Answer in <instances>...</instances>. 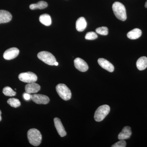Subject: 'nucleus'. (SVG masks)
Segmentation results:
<instances>
[{
  "label": "nucleus",
  "mask_w": 147,
  "mask_h": 147,
  "mask_svg": "<svg viewBox=\"0 0 147 147\" xmlns=\"http://www.w3.org/2000/svg\"><path fill=\"white\" fill-rule=\"evenodd\" d=\"M55 125L58 134L61 137H64L66 135L67 133L66 132L64 127L62 123L61 122L59 119L58 118H55L54 119Z\"/></svg>",
  "instance_id": "9b49d317"
},
{
  "label": "nucleus",
  "mask_w": 147,
  "mask_h": 147,
  "mask_svg": "<svg viewBox=\"0 0 147 147\" xmlns=\"http://www.w3.org/2000/svg\"><path fill=\"white\" fill-rule=\"evenodd\" d=\"M97 33L102 35H107L108 34V29L106 27H101L97 28L96 30Z\"/></svg>",
  "instance_id": "4be33fe9"
},
{
  "label": "nucleus",
  "mask_w": 147,
  "mask_h": 147,
  "mask_svg": "<svg viewBox=\"0 0 147 147\" xmlns=\"http://www.w3.org/2000/svg\"><path fill=\"white\" fill-rule=\"evenodd\" d=\"M76 30L79 32H83L87 27V22L84 17H81L76 21Z\"/></svg>",
  "instance_id": "2eb2a0df"
},
{
  "label": "nucleus",
  "mask_w": 147,
  "mask_h": 147,
  "mask_svg": "<svg viewBox=\"0 0 147 147\" xmlns=\"http://www.w3.org/2000/svg\"><path fill=\"white\" fill-rule=\"evenodd\" d=\"M110 112V107L109 105H101L97 108L95 112L94 118L97 122H100L105 118Z\"/></svg>",
  "instance_id": "20e7f679"
},
{
  "label": "nucleus",
  "mask_w": 147,
  "mask_h": 147,
  "mask_svg": "<svg viewBox=\"0 0 147 147\" xmlns=\"http://www.w3.org/2000/svg\"><path fill=\"white\" fill-rule=\"evenodd\" d=\"M23 97L26 100H28L31 99V95L30 94L28 93L27 92L24 93V94H23Z\"/></svg>",
  "instance_id": "393cba45"
},
{
  "label": "nucleus",
  "mask_w": 147,
  "mask_h": 147,
  "mask_svg": "<svg viewBox=\"0 0 147 147\" xmlns=\"http://www.w3.org/2000/svg\"><path fill=\"white\" fill-rule=\"evenodd\" d=\"M12 15L7 11L0 10V24L8 23L11 21Z\"/></svg>",
  "instance_id": "4468645a"
},
{
  "label": "nucleus",
  "mask_w": 147,
  "mask_h": 147,
  "mask_svg": "<svg viewBox=\"0 0 147 147\" xmlns=\"http://www.w3.org/2000/svg\"><path fill=\"white\" fill-rule=\"evenodd\" d=\"M1 111L0 110V121H1L2 117L1 116Z\"/></svg>",
  "instance_id": "a878e982"
},
{
  "label": "nucleus",
  "mask_w": 147,
  "mask_h": 147,
  "mask_svg": "<svg viewBox=\"0 0 147 147\" xmlns=\"http://www.w3.org/2000/svg\"><path fill=\"white\" fill-rule=\"evenodd\" d=\"M145 7H146V8H147V0L146 2V3H145Z\"/></svg>",
  "instance_id": "cd10ccee"
},
{
  "label": "nucleus",
  "mask_w": 147,
  "mask_h": 147,
  "mask_svg": "<svg viewBox=\"0 0 147 147\" xmlns=\"http://www.w3.org/2000/svg\"><path fill=\"white\" fill-rule=\"evenodd\" d=\"M40 87L38 84L35 83H28L25 86L26 92L29 94L36 93L40 90Z\"/></svg>",
  "instance_id": "f8f14e48"
},
{
  "label": "nucleus",
  "mask_w": 147,
  "mask_h": 147,
  "mask_svg": "<svg viewBox=\"0 0 147 147\" xmlns=\"http://www.w3.org/2000/svg\"><path fill=\"white\" fill-rule=\"evenodd\" d=\"M28 140L30 144L35 146H38L41 144L42 135L39 130L35 128L29 129L27 133Z\"/></svg>",
  "instance_id": "f257e3e1"
},
{
  "label": "nucleus",
  "mask_w": 147,
  "mask_h": 147,
  "mask_svg": "<svg viewBox=\"0 0 147 147\" xmlns=\"http://www.w3.org/2000/svg\"><path fill=\"white\" fill-rule=\"evenodd\" d=\"M31 99L36 104H47L50 102V98L46 95L40 94L31 95Z\"/></svg>",
  "instance_id": "0eeeda50"
},
{
  "label": "nucleus",
  "mask_w": 147,
  "mask_h": 147,
  "mask_svg": "<svg viewBox=\"0 0 147 147\" xmlns=\"http://www.w3.org/2000/svg\"><path fill=\"white\" fill-rule=\"evenodd\" d=\"M131 127L128 126H125L119 134L118 139L119 140L129 139L131 137Z\"/></svg>",
  "instance_id": "ddd939ff"
},
{
  "label": "nucleus",
  "mask_w": 147,
  "mask_h": 147,
  "mask_svg": "<svg viewBox=\"0 0 147 147\" xmlns=\"http://www.w3.org/2000/svg\"><path fill=\"white\" fill-rule=\"evenodd\" d=\"M18 79L24 83H34L37 80V76L33 72L29 71L20 74L18 76Z\"/></svg>",
  "instance_id": "423d86ee"
},
{
  "label": "nucleus",
  "mask_w": 147,
  "mask_h": 147,
  "mask_svg": "<svg viewBox=\"0 0 147 147\" xmlns=\"http://www.w3.org/2000/svg\"><path fill=\"white\" fill-rule=\"evenodd\" d=\"M137 68L139 70H144L147 67V58L146 57H141L138 59L136 63Z\"/></svg>",
  "instance_id": "f3484780"
},
{
  "label": "nucleus",
  "mask_w": 147,
  "mask_h": 147,
  "mask_svg": "<svg viewBox=\"0 0 147 147\" xmlns=\"http://www.w3.org/2000/svg\"><path fill=\"white\" fill-rule=\"evenodd\" d=\"M75 67L79 71L85 72L88 69L89 67L86 62L80 58H77L74 60Z\"/></svg>",
  "instance_id": "1a4fd4ad"
},
{
  "label": "nucleus",
  "mask_w": 147,
  "mask_h": 147,
  "mask_svg": "<svg viewBox=\"0 0 147 147\" xmlns=\"http://www.w3.org/2000/svg\"><path fill=\"white\" fill-rule=\"evenodd\" d=\"M59 65V63H58L56 61V62L55 63V65L56 66H57Z\"/></svg>",
  "instance_id": "bb28decb"
},
{
  "label": "nucleus",
  "mask_w": 147,
  "mask_h": 147,
  "mask_svg": "<svg viewBox=\"0 0 147 147\" xmlns=\"http://www.w3.org/2000/svg\"><path fill=\"white\" fill-rule=\"evenodd\" d=\"M113 10L115 16L120 21H125L127 19L126 9L121 3L116 2L113 3Z\"/></svg>",
  "instance_id": "f03ea898"
},
{
  "label": "nucleus",
  "mask_w": 147,
  "mask_h": 147,
  "mask_svg": "<svg viewBox=\"0 0 147 147\" xmlns=\"http://www.w3.org/2000/svg\"><path fill=\"white\" fill-rule=\"evenodd\" d=\"M9 105L13 108H18L21 105V102L18 99L15 98H9L7 101Z\"/></svg>",
  "instance_id": "aec40b11"
},
{
  "label": "nucleus",
  "mask_w": 147,
  "mask_h": 147,
  "mask_svg": "<svg viewBox=\"0 0 147 147\" xmlns=\"http://www.w3.org/2000/svg\"><path fill=\"white\" fill-rule=\"evenodd\" d=\"M142 32L141 30L135 28L127 33V36L129 39L135 40L139 38L142 36Z\"/></svg>",
  "instance_id": "dca6fc26"
},
{
  "label": "nucleus",
  "mask_w": 147,
  "mask_h": 147,
  "mask_svg": "<svg viewBox=\"0 0 147 147\" xmlns=\"http://www.w3.org/2000/svg\"><path fill=\"white\" fill-rule=\"evenodd\" d=\"M39 21L41 24L47 26H49L52 24L51 17L47 13L40 15L39 17Z\"/></svg>",
  "instance_id": "a211bd4d"
},
{
  "label": "nucleus",
  "mask_w": 147,
  "mask_h": 147,
  "mask_svg": "<svg viewBox=\"0 0 147 147\" xmlns=\"http://www.w3.org/2000/svg\"><path fill=\"white\" fill-rule=\"evenodd\" d=\"M48 4L44 1H40L36 4H32L30 6V8L32 10L36 9H43L47 7Z\"/></svg>",
  "instance_id": "6ab92c4d"
},
{
  "label": "nucleus",
  "mask_w": 147,
  "mask_h": 147,
  "mask_svg": "<svg viewBox=\"0 0 147 147\" xmlns=\"http://www.w3.org/2000/svg\"><path fill=\"white\" fill-rule=\"evenodd\" d=\"M56 91L58 94L64 100H69L71 97V91L65 84H58L56 86Z\"/></svg>",
  "instance_id": "7ed1b4c3"
},
{
  "label": "nucleus",
  "mask_w": 147,
  "mask_h": 147,
  "mask_svg": "<svg viewBox=\"0 0 147 147\" xmlns=\"http://www.w3.org/2000/svg\"><path fill=\"white\" fill-rule=\"evenodd\" d=\"M3 92L4 94L7 96H14L16 95V92H14L10 87H5L3 90Z\"/></svg>",
  "instance_id": "412c9836"
},
{
  "label": "nucleus",
  "mask_w": 147,
  "mask_h": 147,
  "mask_svg": "<svg viewBox=\"0 0 147 147\" xmlns=\"http://www.w3.org/2000/svg\"><path fill=\"white\" fill-rule=\"evenodd\" d=\"M126 142L123 140H120L112 146V147H126Z\"/></svg>",
  "instance_id": "b1692460"
},
{
  "label": "nucleus",
  "mask_w": 147,
  "mask_h": 147,
  "mask_svg": "<svg viewBox=\"0 0 147 147\" xmlns=\"http://www.w3.org/2000/svg\"><path fill=\"white\" fill-rule=\"evenodd\" d=\"M19 50L16 47H12L6 50L3 57L7 60H10L16 58L19 55Z\"/></svg>",
  "instance_id": "6e6552de"
},
{
  "label": "nucleus",
  "mask_w": 147,
  "mask_h": 147,
  "mask_svg": "<svg viewBox=\"0 0 147 147\" xmlns=\"http://www.w3.org/2000/svg\"><path fill=\"white\" fill-rule=\"evenodd\" d=\"M98 62L101 67L110 72H113L115 69L114 66L109 61L103 58L98 60Z\"/></svg>",
  "instance_id": "9d476101"
},
{
  "label": "nucleus",
  "mask_w": 147,
  "mask_h": 147,
  "mask_svg": "<svg viewBox=\"0 0 147 147\" xmlns=\"http://www.w3.org/2000/svg\"><path fill=\"white\" fill-rule=\"evenodd\" d=\"M38 58L45 63L50 65H55L57 61L55 56L49 52L42 51L40 52L37 55Z\"/></svg>",
  "instance_id": "39448f33"
},
{
  "label": "nucleus",
  "mask_w": 147,
  "mask_h": 147,
  "mask_svg": "<svg viewBox=\"0 0 147 147\" xmlns=\"http://www.w3.org/2000/svg\"><path fill=\"white\" fill-rule=\"evenodd\" d=\"M98 38L97 34L93 32H89L87 33L85 36V38L88 40H93L96 39Z\"/></svg>",
  "instance_id": "5701e85b"
}]
</instances>
